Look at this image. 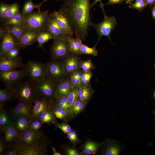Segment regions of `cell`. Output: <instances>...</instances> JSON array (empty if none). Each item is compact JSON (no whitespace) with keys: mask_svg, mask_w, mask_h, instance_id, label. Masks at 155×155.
I'll use <instances>...</instances> for the list:
<instances>
[{"mask_svg":"<svg viewBox=\"0 0 155 155\" xmlns=\"http://www.w3.org/2000/svg\"><path fill=\"white\" fill-rule=\"evenodd\" d=\"M59 10L68 20L76 37L85 40L92 23L90 0H65Z\"/></svg>","mask_w":155,"mask_h":155,"instance_id":"1","label":"cell"},{"mask_svg":"<svg viewBox=\"0 0 155 155\" xmlns=\"http://www.w3.org/2000/svg\"><path fill=\"white\" fill-rule=\"evenodd\" d=\"M49 15L48 11L32 12L23 16L24 27L38 33L45 31Z\"/></svg>","mask_w":155,"mask_h":155,"instance_id":"2","label":"cell"},{"mask_svg":"<svg viewBox=\"0 0 155 155\" xmlns=\"http://www.w3.org/2000/svg\"><path fill=\"white\" fill-rule=\"evenodd\" d=\"M57 82L46 77L34 82L33 86L37 97L53 100Z\"/></svg>","mask_w":155,"mask_h":155,"instance_id":"3","label":"cell"},{"mask_svg":"<svg viewBox=\"0 0 155 155\" xmlns=\"http://www.w3.org/2000/svg\"><path fill=\"white\" fill-rule=\"evenodd\" d=\"M49 143L47 137L44 133L38 139L28 146L18 149L19 155H46Z\"/></svg>","mask_w":155,"mask_h":155,"instance_id":"4","label":"cell"},{"mask_svg":"<svg viewBox=\"0 0 155 155\" xmlns=\"http://www.w3.org/2000/svg\"><path fill=\"white\" fill-rule=\"evenodd\" d=\"M12 89L14 98L19 101L32 104L37 97L33 85L28 82L18 85Z\"/></svg>","mask_w":155,"mask_h":155,"instance_id":"5","label":"cell"},{"mask_svg":"<svg viewBox=\"0 0 155 155\" xmlns=\"http://www.w3.org/2000/svg\"><path fill=\"white\" fill-rule=\"evenodd\" d=\"M104 18L101 22L97 24L92 23L93 26L96 31L98 35V39L96 45L103 36H107L111 41L110 38L111 32L115 29L117 23L115 17L107 16L104 15Z\"/></svg>","mask_w":155,"mask_h":155,"instance_id":"6","label":"cell"},{"mask_svg":"<svg viewBox=\"0 0 155 155\" xmlns=\"http://www.w3.org/2000/svg\"><path fill=\"white\" fill-rule=\"evenodd\" d=\"M45 66L46 78L58 82L67 77L61 60H52Z\"/></svg>","mask_w":155,"mask_h":155,"instance_id":"7","label":"cell"},{"mask_svg":"<svg viewBox=\"0 0 155 155\" xmlns=\"http://www.w3.org/2000/svg\"><path fill=\"white\" fill-rule=\"evenodd\" d=\"M68 37L53 40L51 48L52 60L62 59L71 54L69 48Z\"/></svg>","mask_w":155,"mask_h":155,"instance_id":"8","label":"cell"},{"mask_svg":"<svg viewBox=\"0 0 155 155\" xmlns=\"http://www.w3.org/2000/svg\"><path fill=\"white\" fill-rule=\"evenodd\" d=\"M25 69L26 74L34 82L46 78L45 64L40 62L29 60Z\"/></svg>","mask_w":155,"mask_h":155,"instance_id":"9","label":"cell"},{"mask_svg":"<svg viewBox=\"0 0 155 155\" xmlns=\"http://www.w3.org/2000/svg\"><path fill=\"white\" fill-rule=\"evenodd\" d=\"M53 100L36 97L32 103L31 115L32 120L39 119L40 114L44 111L51 109Z\"/></svg>","mask_w":155,"mask_h":155,"instance_id":"10","label":"cell"},{"mask_svg":"<svg viewBox=\"0 0 155 155\" xmlns=\"http://www.w3.org/2000/svg\"><path fill=\"white\" fill-rule=\"evenodd\" d=\"M61 60L66 76L81 69L82 61L79 55L71 54Z\"/></svg>","mask_w":155,"mask_h":155,"instance_id":"11","label":"cell"},{"mask_svg":"<svg viewBox=\"0 0 155 155\" xmlns=\"http://www.w3.org/2000/svg\"><path fill=\"white\" fill-rule=\"evenodd\" d=\"M26 74V71L23 70L0 71V78L5 84L10 86L20 81Z\"/></svg>","mask_w":155,"mask_h":155,"instance_id":"12","label":"cell"},{"mask_svg":"<svg viewBox=\"0 0 155 155\" xmlns=\"http://www.w3.org/2000/svg\"><path fill=\"white\" fill-rule=\"evenodd\" d=\"M5 26L6 30L1 38L0 57L3 56L7 52L13 48L19 47L17 42L10 32L8 26Z\"/></svg>","mask_w":155,"mask_h":155,"instance_id":"13","label":"cell"},{"mask_svg":"<svg viewBox=\"0 0 155 155\" xmlns=\"http://www.w3.org/2000/svg\"><path fill=\"white\" fill-rule=\"evenodd\" d=\"M46 30L52 36L53 40L69 36L61 28L53 13L49 15Z\"/></svg>","mask_w":155,"mask_h":155,"instance_id":"14","label":"cell"},{"mask_svg":"<svg viewBox=\"0 0 155 155\" xmlns=\"http://www.w3.org/2000/svg\"><path fill=\"white\" fill-rule=\"evenodd\" d=\"M44 133L41 129L37 131L28 130L20 136L16 143L18 149L28 146L38 139Z\"/></svg>","mask_w":155,"mask_h":155,"instance_id":"15","label":"cell"},{"mask_svg":"<svg viewBox=\"0 0 155 155\" xmlns=\"http://www.w3.org/2000/svg\"><path fill=\"white\" fill-rule=\"evenodd\" d=\"M1 130L4 133L3 139L6 144V147L16 144L20 135L12 122Z\"/></svg>","mask_w":155,"mask_h":155,"instance_id":"16","label":"cell"},{"mask_svg":"<svg viewBox=\"0 0 155 155\" xmlns=\"http://www.w3.org/2000/svg\"><path fill=\"white\" fill-rule=\"evenodd\" d=\"M11 121L20 135L29 129L32 118L26 116H18L11 118Z\"/></svg>","mask_w":155,"mask_h":155,"instance_id":"17","label":"cell"},{"mask_svg":"<svg viewBox=\"0 0 155 155\" xmlns=\"http://www.w3.org/2000/svg\"><path fill=\"white\" fill-rule=\"evenodd\" d=\"M23 64L19 57L15 59H9L0 57V71H7L15 70L21 67Z\"/></svg>","mask_w":155,"mask_h":155,"instance_id":"18","label":"cell"},{"mask_svg":"<svg viewBox=\"0 0 155 155\" xmlns=\"http://www.w3.org/2000/svg\"><path fill=\"white\" fill-rule=\"evenodd\" d=\"M74 88L69 78H65L57 82L55 92V97L67 96Z\"/></svg>","mask_w":155,"mask_h":155,"instance_id":"19","label":"cell"},{"mask_svg":"<svg viewBox=\"0 0 155 155\" xmlns=\"http://www.w3.org/2000/svg\"><path fill=\"white\" fill-rule=\"evenodd\" d=\"M32 104L19 101L11 111V118L18 116H26L32 118L31 115Z\"/></svg>","mask_w":155,"mask_h":155,"instance_id":"20","label":"cell"},{"mask_svg":"<svg viewBox=\"0 0 155 155\" xmlns=\"http://www.w3.org/2000/svg\"><path fill=\"white\" fill-rule=\"evenodd\" d=\"M59 26L69 36H73L74 34L67 18L59 10L53 13Z\"/></svg>","mask_w":155,"mask_h":155,"instance_id":"21","label":"cell"},{"mask_svg":"<svg viewBox=\"0 0 155 155\" xmlns=\"http://www.w3.org/2000/svg\"><path fill=\"white\" fill-rule=\"evenodd\" d=\"M39 33L32 30H27L20 39L18 42V46L20 48L24 47L37 41Z\"/></svg>","mask_w":155,"mask_h":155,"instance_id":"22","label":"cell"},{"mask_svg":"<svg viewBox=\"0 0 155 155\" xmlns=\"http://www.w3.org/2000/svg\"><path fill=\"white\" fill-rule=\"evenodd\" d=\"M67 41L69 49L72 54L80 55V50L82 44V40L77 37L69 36L67 37Z\"/></svg>","mask_w":155,"mask_h":155,"instance_id":"23","label":"cell"},{"mask_svg":"<svg viewBox=\"0 0 155 155\" xmlns=\"http://www.w3.org/2000/svg\"><path fill=\"white\" fill-rule=\"evenodd\" d=\"M3 22L4 26L13 25L24 27L23 16L20 12Z\"/></svg>","mask_w":155,"mask_h":155,"instance_id":"24","label":"cell"},{"mask_svg":"<svg viewBox=\"0 0 155 155\" xmlns=\"http://www.w3.org/2000/svg\"><path fill=\"white\" fill-rule=\"evenodd\" d=\"M55 117L52 111L50 109L42 113L39 119L44 123L49 124L52 123L56 124V121Z\"/></svg>","mask_w":155,"mask_h":155,"instance_id":"25","label":"cell"},{"mask_svg":"<svg viewBox=\"0 0 155 155\" xmlns=\"http://www.w3.org/2000/svg\"><path fill=\"white\" fill-rule=\"evenodd\" d=\"M79 89L74 88L67 96V103L69 108L68 115H72L73 108L74 104L78 98V93Z\"/></svg>","mask_w":155,"mask_h":155,"instance_id":"26","label":"cell"},{"mask_svg":"<svg viewBox=\"0 0 155 155\" xmlns=\"http://www.w3.org/2000/svg\"><path fill=\"white\" fill-rule=\"evenodd\" d=\"M7 26L10 32L17 41L18 44L20 39L27 30L23 26L13 25Z\"/></svg>","mask_w":155,"mask_h":155,"instance_id":"27","label":"cell"},{"mask_svg":"<svg viewBox=\"0 0 155 155\" xmlns=\"http://www.w3.org/2000/svg\"><path fill=\"white\" fill-rule=\"evenodd\" d=\"M14 98L11 89H3L0 90V106L1 108L3 104L11 100Z\"/></svg>","mask_w":155,"mask_h":155,"instance_id":"28","label":"cell"},{"mask_svg":"<svg viewBox=\"0 0 155 155\" xmlns=\"http://www.w3.org/2000/svg\"><path fill=\"white\" fill-rule=\"evenodd\" d=\"M121 152L119 146L115 142H111L105 146L104 154L105 155H118Z\"/></svg>","mask_w":155,"mask_h":155,"instance_id":"29","label":"cell"},{"mask_svg":"<svg viewBox=\"0 0 155 155\" xmlns=\"http://www.w3.org/2000/svg\"><path fill=\"white\" fill-rule=\"evenodd\" d=\"M51 109L55 117L63 121H66L68 115L67 112L65 109L58 106L55 104L53 100Z\"/></svg>","mask_w":155,"mask_h":155,"instance_id":"30","label":"cell"},{"mask_svg":"<svg viewBox=\"0 0 155 155\" xmlns=\"http://www.w3.org/2000/svg\"><path fill=\"white\" fill-rule=\"evenodd\" d=\"M93 93V90L90 84L79 89L78 93V98L84 100H89Z\"/></svg>","mask_w":155,"mask_h":155,"instance_id":"31","label":"cell"},{"mask_svg":"<svg viewBox=\"0 0 155 155\" xmlns=\"http://www.w3.org/2000/svg\"><path fill=\"white\" fill-rule=\"evenodd\" d=\"M99 145L95 142L89 141L86 142L84 146L82 154L86 155H91L95 153Z\"/></svg>","mask_w":155,"mask_h":155,"instance_id":"32","label":"cell"},{"mask_svg":"<svg viewBox=\"0 0 155 155\" xmlns=\"http://www.w3.org/2000/svg\"><path fill=\"white\" fill-rule=\"evenodd\" d=\"M53 39L52 36L46 31H44L39 33L37 41L38 42L37 48H43L44 44L49 40Z\"/></svg>","mask_w":155,"mask_h":155,"instance_id":"33","label":"cell"},{"mask_svg":"<svg viewBox=\"0 0 155 155\" xmlns=\"http://www.w3.org/2000/svg\"><path fill=\"white\" fill-rule=\"evenodd\" d=\"M35 8L37 9L38 11H41L40 7L38 5L34 4L33 0H29L24 3L21 13L23 15L32 12L33 9Z\"/></svg>","mask_w":155,"mask_h":155,"instance_id":"34","label":"cell"},{"mask_svg":"<svg viewBox=\"0 0 155 155\" xmlns=\"http://www.w3.org/2000/svg\"><path fill=\"white\" fill-rule=\"evenodd\" d=\"M96 45L91 48L85 44H82L80 50V54L90 55L96 56L98 54V52L96 49Z\"/></svg>","mask_w":155,"mask_h":155,"instance_id":"35","label":"cell"},{"mask_svg":"<svg viewBox=\"0 0 155 155\" xmlns=\"http://www.w3.org/2000/svg\"><path fill=\"white\" fill-rule=\"evenodd\" d=\"M55 104L59 107L66 110L69 113V108L67 96H55L53 100Z\"/></svg>","mask_w":155,"mask_h":155,"instance_id":"36","label":"cell"},{"mask_svg":"<svg viewBox=\"0 0 155 155\" xmlns=\"http://www.w3.org/2000/svg\"><path fill=\"white\" fill-rule=\"evenodd\" d=\"M86 104L78 98L75 102L72 109V115L75 117L85 108Z\"/></svg>","mask_w":155,"mask_h":155,"instance_id":"37","label":"cell"},{"mask_svg":"<svg viewBox=\"0 0 155 155\" xmlns=\"http://www.w3.org/2000/svg\"><path fill=\"white\" fill-rule=\"evenodd\" d=\"M11 122V119H10L8 115L5 111L0 110V127L2 130Z\"/></svg>","mask_w":155,"mask_h":155,"instance_id":"38","label":"cell"},{"mask_svg":"<svg viewBox=\"0 0 155 155\" xmlns=\"http://www.w3.org/2000/svg\"><path fill=\"white\" fill-rule=\"evenodd\" d=\"M68 77L74 87L80 89L84 87L81 81V77H77L73 73L70 75Z\"/></svg>","mask_w":155,"mask_h":155,"instance_id":"39","label":"cell"},{"mask_svg":"<svg viewBox=\"0 0 155 155\" xmlns=\"http://www.w3.org/2000/svg\"><path fill=\"white\" fill-rule=\"evenodd\" d=\"M95 68V66L91 59L82 61L81 69L84 72L90 71Z\"/></svg>","mask_w":155,"mask_h":155,"instance_id":"40","label":"cell"},{"mask_svg":"<svg viewBox=\"0 0 155 155\" xmlns=\"http://www.w3.org/2000/svg\"><path fill=\"white\" fill-rule=\"evenodd\" d=\"M19 9L20 6L17 3H14L10 4L7 17L4 21L10 18L19 12Z\"/></svg>","mask_w":155,"mask_h":155,"instance_id":"41","label":"cell"},{"mask_svg":"<svg viewBox=\"0 0 155 155\" xmlns=\"http://www.w3.org/2000/svg\"><path fill=\"white\" fill-rule=\"evenodd\" d=\"M10 4L1 3L0 5V19L3 21L5 19L9 9Z\"/></svg>","mask_w":155,"mask_h":155,"instance_id":"42","label":"cell"},{"mask_svg":"<svg viewBox=\"0 0 155 155\" xmlns=\"http://www.w3.org/2000/svg\"><path fill=\"white\" fill-rule=\"evenodd\" d=\"M148 5L146 0H135V2L129 6L131 9H135L139 11L144 9Z\"/></svg>","mask_w":155,"mask_h":155,"instance_id":"43","label":"cell"},{"mask_svg":"<svg viewBox=\"0 0 155 155\" xmlns=\"http://www.w3.org/2000/svg\"><path fill=\"white\" fill-rule=\"evenodd\" d=\"M92 76L91 71L83 72L81 78L84 87L90 84V81Z\"/></svg>","mask_w":155,"mask_h":155,"instance_id":"44","label":"cell"},{"mask_svg":"<svg viewBox=\"0 0 155 155\" xmlns=\"http://www.w3.org/2000/svg\"><path fill=\"white\" fill-rule=\"evenodd\" d=\"M20 48L18 46L8 51L4 55L1 57L9 59L18 58L19 57L18 56L20 52Z\"/></svg>","mask_w":155,"mask_h":155,"instance_id":"45","label":"cell"},{"mask_svg":"<svg viewBox=\"0 0 155 155\" xmlns=\"http://www.w3.org/2000/svg\"><path fill=\"white\" fill-rule=\"evenodd\" d=\"M43 124L39 119L32 120L29 129L34 131H39Z\"/></svg>","mask_w":155,"mask_h":155,"instance_id":"46","label":"cell"},{"mask_svg":"<svg viewBox=\"0 0 155 155\" xmlns=\"http://www.w3.org/2000/svg\"><path fill=\"white\" fill-rule=\"evenodd\" d=\"M7 149L4 154L6 155H19V152L16 144L7 146Z\"/></svg>","mask_w":155,"mask_h":155,"instance_id":"47","label":"cell"},{"mask_svg":"<svg viewBox=\"0 0 155 155\" xmlns=\"http://www.w3.org/2000/svg\"><path fill=\"white\" fill-rule=\"evenodd\" d=\"M56 125L57 127L60 129L66 134H67L72 131L71 127L66 123H57Z\"/></svg>","mask_w":155,"mask_h":155,"instance_id":"48","label":"cell"},{"mask_svg":"<svg viewBox=\"0 0 155 155\" xmlns=\"http://www.w3.org/2000/svg\"><path fill=\"white\" fill-rule=\"evenodd\" d=\"M67 137L73 145L77 144L80 142L76 133L74 131H71L67 134Z\"/></svg>","mask_w":155,"mask_h":155,"instance_id":"49","label":"cell"},{"mask_svg":"<svg viewBox=\"0 0 155 155\" xmlns=\"http://www.w3.org/2000/svg\"><path fill=\"white\" fill-rule=\"evenodd\" d=\"M65 153L68 155H78L79 154L75 149L70 148H64Z\"/></svg>","mask_w":155,"mask_h":155,"instance_id":"50","label":"cell"},{"mask_svg":"<svg viewBox=\"0 0 155 155\" xmlns=\"http://www.w3.org/2000/svg\"><path fill=\"white\" fill-rule=\"evenodd\" d=\"M6 147V144L3 139L1 138L0 140V155L4 154L5 148Z\"/></svg>","mask_w":155,"mask_h":155,"instance_id":"51","label":"cell"},{"mask_svg":"<svg viewBox=\"0 0 155 155\" xmlns=\"http://www.w3.org/2000/svg\"><path fill=\"white\" fill-rule=\"evenodd\" d=\"M101 1L102 0H94V1L90 5V9H91V8L93 6H94L98 2H99L100 4V7L102 9L104 14H105L104 8V5L102 2Z\"/></svg>","mask_w":155,"mask_h":155,"instance_id":"52","label":"cell"},{"mask_svg":"<svg viewBox=\"0 0 155 155\" xmlns=\"http://www.w3.org/2000/svg\"><path fill=\"white\" fill-rule=\"evenodd\" d=\"M108 2L107 4H113L119 3H121L123 0H108Z\"/></svg>","mask_w":155,"mask_h":155,"instance_id":"53","label":"cell"},{"mask_svg":"<svg viewBox=\"0 0 155 155\" xmlns=\"http://www.w3.org/2000/svg\"><path fill=\"white\" fill-rule=\"evenodd\" d=\"M148 5H155V0H146Z\"/></svg>","mask_w":155,"mask_h":155,"instance_id":"54","label":"cell"},{"mask_svg":"<svg viewBox=\"0 0 155 155\" xmlns=\"http://www.w3.org/2000/svg\"><path fill=\"white\" fill-rule=\"evenodd\" d=\"M152 14L153 18L155 20V5H153L151 9Z\"/></svg>","mask_w":155,"mask_h":155,"instance_id":"55","label":"cell"},{"mask_svg":"<svg viewBox=\"0 0 155 155\" xmlns=\"http://www.w3.org/2000/svg\"><path fill=\"white\" fill-rule=\"evenodd\" d=\"M52 149L53 151V155H61V153L57 152L56 151L55 149V148L54 147H53L52 148Z\"/></svg>","mask_w":155,"mask_h":155,"instance_id":"56","label":"cell"},{"mask_svg":"<svg viewBox=\"0 0 155 155\" xmlns=\"http://www.w3.org/2000/svg\"><path fill=\"white\" fill-rule=\"evenodd\" d=\"M49 0H44L41 3L38 4L39 6L40 7V6H41V5L43 3H44V2H45L46 1Z\"/></svg>","mask_w":155,"mask_h":155,"instance_id":"57","label":"cell"},{"mask_svg":"<svg viewBox=\"0 0 155 155\" xmlns=\"http://www.w3.org/2000/svg\"><path fill=\"white\" fill-rule=\"evenodd\" d=\"M133 0H127V3H130Z\"/></svg>","mask_w":155,"mask_h":155,"instance_id":"58","label":"cell"},{"mask_svg":"<svg viewBox=\"0 0 155 155\" xmlns=\"http://www.w3.org/2000/svg\"><path fill=\"white\" fill-rule=\"evenodd\" d=\"M153 113L154 114L155 117V110L153 111Z\"/></svg>","mask_w":155,"mask_h":155,"instance_id":"59","label":"cell"},{"mask_svg":"<svg viewBox=\"0 0 155 155\" xmlns=\"http://www.w3.org/2000/svg\"><path fill=\"white\" fill-rule=\"evenodd\" d=\"M154 98H155V92H154Z\"/></svg>","mask_w":155,"mask_h":155,"instance_id":"60","label":"cell"},{"mask_svg":"<svg viewBox=\"0 0 155 155\" xmlns=\"http://www.w3.org/2000/svg\"><path fill=\"white\" fill-rule=\"evenodd\" d=\"M154 69H155V63L154 65Z\"/></svg>","mask_w":155,"mask_h":155,"instance_id":"61","label":"cell"},{"mask_svg":"<svg viewBox=\"0 0 155 155\" xmlns=\"http://www.w3.org/2000/svg\"><path fill=\"white\" fill-rule=\"evenodd\" d=\"M125 0V1H127V0Z\"/></svg>","mask_w":155,"mask_h":155,"instance_id":"62","label":"cell"},{"mask_svg":"<svg viewBox=\"0 0 155 155\" xmlns=\"http://www.w3.org/2000/svg\"></svg>","mask_w":155,"mask_h":155,"instance_id":"63","label":"cell"}]
</instances>
